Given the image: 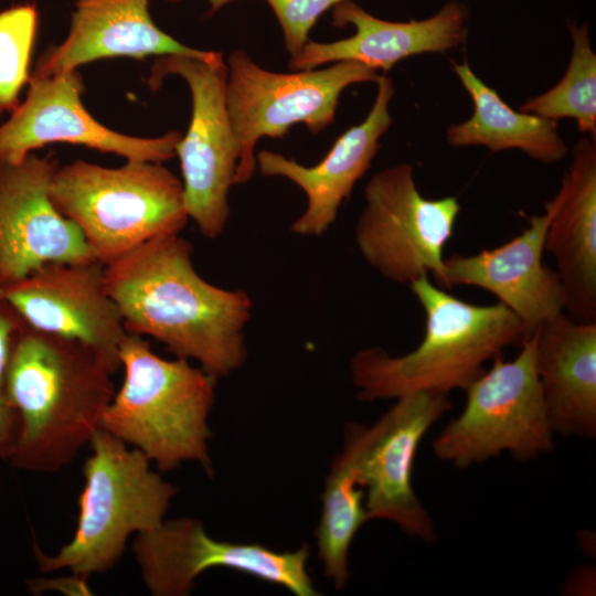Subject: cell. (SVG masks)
Listing matches in <instances>:
<instances>
[{"mask_svg":"<svg viewBox=\"0 0 596 596\" xmlns=\"http://www.w3.org/2000/svg\"><path fill=\"white\" fill-rule=\"evenodd\" d=\"M449 394L414 392L396 403L372 426L352 424L338 456L366 489L368 520L384 519L405 533L432 543L434 522L412 486V471L421 439L453 403Z\"/></svg>","mask_w":596,"mask_h":596,"instance_id":"obj_10","label":"cell"},{"mask_svg":"<svg viewBox=\"0 0 596 596\" xmlns=\"http://www.w3.org/2000/svg\"><path fill=\"white\" fill-rule=\"evenodd\" d=\"M364 199L355 225V243L364 260L395 284L409 286L432 276L440 287L445 246L461 210L458 200L423 196L409 163L372 175Z\"/></svg>","mask_w":596,"mask_h":596,"instance_id":"obj_9","label":"cell"},{"mask_svg":"<svg viewBox=\"0 0 596 596\" xmlns=\"http://www.w3.org/2000/svg\"><path fill=\"white\" fill-rule=\"evenodd\" d=\"M534 333V364L554 433L594 438L596 322L562 312Z\"/></svg>","mask_w":596,"mask_h":596,"instance_id":"obj_21","label":"cell"},{"mask_svg":"<svg viewBox=\"0 0 596 596\" xmlns=\"http://www.w3.org/2000/svg\"><path fill=\"white\" fill-rule=\"evenodd\" d=\"M84 83L77 70L50 76L30 75L24 102L0 126V161L19 162L52 142H70L124 157L127 161L163 162L175 156L182 135L155 138L117 132L84 107Z\"/></svg>","mask_w":596,"mask_h":596,"instance_id":"obj_13","label":"cell"},{"mask_svg":"<svg viewBox=\"0 0 596 596\" xmlns=\"http://www.w3.org/2000/svg\"><path fill=\"white\" fill-rule=\"evenodd\" d=\"M192 254L180 234L151 240L104 265L105 285L128 333L156 339L217 379L246 361L253 305L246 291L202 278Z\"/></svg>","mask_w":596,"mask_h":596,"instance_id":"obj_1","label":"cell"},{"mask_svg":"<svg viewBox=\"0 0 596 596\" xmlns=\"http://www.w3.org/2000/svg\"><path fill=\"white\" fill-rule=\"evenodd\" d=\"M131 551L141 579L153 596H187L195 578L214 567L236 570L297 596L319 595L307 571L308 545L278 552L256 543L220 541L194 518L163 520L159 526L134 536Z\"/></svg>","mask_w":596,"mask_h":596,"instance_id":"obj_12","label":"cell"},{"mask_svg":"<svg viewBox=\"0 0 596 596\" xmlns=\"http://www.w3.org/2000/svg\"><path fill=\"white\" fill-rule=\"evenodd\" d=\"M0 295L29 327L77 340L114 372L120 369L119 350L128 332L96 259L44 264Z\"/></svg>","mask_w":596,"mask_h":596,"instance_id":"obj_14","label":"cell"},{"mask_svg":"<svg viewBox=\"0 0 596 596\" xmlns=\"http://www.w3.org/2000/svg\"><path fill=\"white\" fill-rule=\"evenodd\" d=\"M26 323L0 295V460H9L15 439V419L6 396V375L13 343Z\"/></svg>","mask_w":596,"mask_h":596,"instance_id":"obj_26","label":"cell"},{"mask_svg":"<svg viewBox=\"0 0 596 596\" xmlns=\"http://www.w3.org/2000/svg\"><path fill=\"white\" fill-rule=\"evenodd\" d=\"M71 28L65 40L47 50L33 75L50 76L77 70L103 58H143L149 55H182L205 61L222 53L189 47L156 25L150 0H72Z\"/></svg>","mask_w":596,"mask_h":596,"instance_id":"obj_20","label":"cell"},{"mask_svg":"<svg viewBox=\"0 0 596 596\" xmlns=\"http://www.w3.org/2000/svg\"><path fill=\"white\" fill-rule=\"evenodd\" d=\"M454 71L472 99L473 113L448 128L446 138L451 147L481 146L494 152L518 149L543 163L568 155L557 121L512 109L466 62L456 64Z\"/></svg>","mask_w":596,"mask_h":596,"instance_id":"obj_22","label":"cell"},{"mask_svg":"<svg viewBox=\"0 0 596 596\" xmlns=\"http://www.w3.org/2000/svg\"><path fill=\"white\" fill-rule=\"evenodd\" d=\"M364 496L365 491L354 473L336 457L324 480L322 513L316 538L324 575L339 589L347 585L349 578L348 552L351 542L360 526L368 521Z\"/></svg>","mask_w":596,"mask_h":596,"instance_id":"obj_23","label":"cell"},{"mask_svg":"<svg viewBox=\"0 0 596 596\" xmlns=\"http://www.w3.org/2000/svg\"><path fill=\"white\" fill-rule=\"evenodd\" d=\"M49 194L103 265L151 240L180 234L189 220L182 181L162 162L107 168L75 160L60 164Z\"/></svg>","mask_w":596,"mask_h":596,"instance_id":"obj_6","label":"cell"},{"mask_svg":"<svg viewBox=\"0 0 596 596\" xmlns=\"http://www.w3.org/2000/svg\"><path fill=\"white\" fill-rule=\"evenodd\" d=\"M58 167L52 153L0 161V289L47 263L95 259L79 230L50 199Z\"/></svg>","mask_w":596,"mask_h":596,"instance_id":"obj_15","label":"cell"},{"mask_svg":"<svg viewBox=\"0 0 596 596\" xmlns=\"http://www.w3.org/2000/svg\"><path fill=\"white\" fill-rule=\"evenodd\" d=\"M425 313V333L411 352L392 356L381 348L359 351L350 361L361 401L398 398L414 392L449 394L466 390L483 364L530 334L501 302L464 301L423 276L409 285Z\"/></svg>","mask_w":596,"mask_h":596,"instance_id":"obj_3","label":"cell"},{"mask_svg":"<svg viewBox=\"0 0 596 596\" xmlns=\"http://www.w3.org/2000/svg\"><path fill=\"white\" fill-rule=\"evenodd\" d=\"M167 75L182 77L192 98L188 131L175 147L187 213L204 237L214 240L230 217L228 192L240 159L226 107L227 66L224 58L159 56L151 68L150 86L156 88Z\"/></svg>","mask_w":596,"mask_h":596,"instance_id":"obj_11","label":"cell"},{"mask_svg":"<svg viewBox=\"0 0 596 596\" xmlns=\"http://www.w3.org/2000/svg\"><path fill=\"white\" fill-rule=\"evenodd\" d=\"M123 383L102 428L141 451L160 472L193 461L212 473L207 419L216 377L189 360H168L149 341L128 333L119 350Z\"/></svg>","mask_w":596,"mask_h":596,"instance_id":"obj_4","label":"cell"},{"mask_svg":"<svg viewBox=\"0 0 596 596\" xmlns=\"http://www.w3.org/2000/svg\"><path fill=\"white\" fill-rule=\"evenodd\" d=\"M88 446L73 536L52 555L35 549L41 572L67 571L83 581L110 571L131 536L159 526L177 493L141 451L105 429Z\"/></svg>","mask_w":596,"mask_h":596,"instance_id":"obj_5","label":"cell"},{"mask_svg":"<svg viewBox=\"0 0 596 596\" xmlns=\"http://www.w3.org/2000/svg\"><path fill=\"white\" fill-rule=\"evenodd\" d=\"M467 9L448 2L435 15L409 22L375 18L351 0L332 8V24H352V36L333 42L308 41L290 58L292 71L312 70L340 61H355L376 71L391 70L397 62L423 53H444L464 43L467 34Z\"/></svg>","mask_w":596,"mask_h":596,"instance_id":"obj_18","label":"cell"},{"mask_svg":"<svg viewBox=\"0 0 596 596\" xmlns=\"http://www.w3.org/2000/svg\"><path fill=\"white\" fill-rule=\"evenodd\" d=\"M168 1H171V2H174V1H178V0H168ZM209 1V4H210V10L209 12L210 13H214L215 11L220 10L222 7L231 3V2H234V1H238V0H207Z\"/></svg>","mask_w":596,"mask_h":596,"instance_id":"obj_28","label":"cell"},{"mask_svg":"<svg viewBox=\"0 0 596 596\" xmlns=\"http://www.w3.org/2000/svg\"><path fill=\"white\" fill-rule=\"evenodd\" d=\"M550 220L544 249L555 260L565 306L579 322H596V143L583 137L556 195L545 204Z\"/></svg>","mask_w":596,"mask_h":596,"instance_id":"obj_19","label":"cell"},{"mask_svg":"<svg viewBox=\"0 0 596 596\" xmlns=\"http://www.w3.org/2000/svg\"><path fill=\"white\" fill-rule=\"evenodd\" d=\"M226 107L240 148L234 184L247 182L256 167L260 138L284 137L295 124L318 134L334 121L341 93L350 85L374 82L376 70L355 61L323 68L276 73L257 65L243 50L227 57Z\"/></svg>","mask_w":596,"mask_h":596,"instance_id":"obj_8","label":"cell"},{"mask_svg":"<svg viewBox=\"0 0 596 596\" xmlns=\"http://www.w3.org/2000/svg\"><path fill=\"white\" fill-rule=\"evenodd\" d=\"M114 373L88 345L26 324L6 375L15 419L11 465L42 473L68 465L102 428L116 391Z\"/></svg>","mask_w":596,"mask_h":596,"instance_id":"obj_2","label":"cell"},{"mask_svg":"<svg viewBox=\"0 0 596 596\" xmlns=\"http://www.w3.org/2000/svg\"><path fill=\"white\" fill-rule=\"evenodd\" d=\"M572 54L563 77L549 91L523 105L520 110L558 121L571 118L581 132L596 136V54L586 24L570 23Z\"/></svg>","mask_w":596,"mask_h":596,"instance_id":"obj_24","label":"cell"},{"mask_svg":"<svg viewBox=\"0 0 596 596\" xmlns=\"http://www.w3.org/2000/svg\"><path fill=\"white\" fill-rule=\"evenodd\" d=\"M376 85V96L365 119L343 132L316 166L306 167L269 150L258 152L257 164L264 175L286 178L307 196L306 210L290 226L292 233L304 236L326 233L342 202L370 169L380 149V139L393 121L390 113L393 82L381 75Z\"/></svg>","mask_w":596,"mask_h":596,"instance_id":"obj_17","label":"cell"},{"mask_svg":"<svg viewBox=\"0 0 596 596\" xmlns=\"http://www.w3.org/2000/svg\"><path fill=\"white\" fill-rule=\"evenodd\" d=\"M535 333L510 361L494 358L466 390L461 414L433 441L435 456L458 468L480 464L508 451L531 460L554 446L552 428L534 364Z\"/></svg>","mask_w":596,"mask_h":596,"instance_id":"obj_7","label":"cell"},{"mask_svg":"<svg viewBox=\"0 0 596 596\" xmlns=\"http://www.w3.org/2000/svg\"><path fill=\"white\" fill-rule=\"evenodd\" d=\"M39 24L35 3L0 11V111H13L19 94L29 83V65Z\"/></svg>","mask_w":596,"mask_h":596,"instance_id":"obj_25","label":"cell"},{"mask_svg":"<svg viewBox=\"0 0 596 596\" xmlns=\"http://www.w3.org/2000/svg\"><path fill=\"white\" fill-rule=\"evenodd\" d=\"M278 19L290 58L309 41V32L319 17L347 0H266Z\"/></svg>","mask_w":596,"mask_h":596,"instance_id":"obj_27","label":"cell"},{"mask_svg":"<svg viewBox=\"0 0 596 596\" xmlns=\"http://www.w3.org/2000/svg\"><path fill=\"white\" fill-rule=\"evenodd\" d=\"M550 210L528 219V226L512 240L472 255L445 257L440 287L475 286L494 295L514 312L532 334L564 312L565 296L543 253Z\"/></svg>","mask_w":596,"mask_h":596,"instance_id":"obj_16","label":"cell"}]
</instances>
